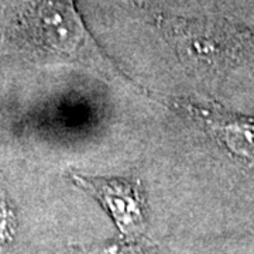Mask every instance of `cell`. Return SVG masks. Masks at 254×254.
<instances>
[{
	"mask_svg": "<svg viewBox=\"0 0 254 254\" xmlns=\"http://www.w3.org/2000/svg\"><path fill=\"white\" fill-rule=\"evenodd\" d=\"M28 28L38 47L48 53L71 58L95 55L72 0H41L30 14Z\"/></svg>",
	"mask_w": 254,
	"mask_h": 254,
	"instance_id": "obj_1",
	"label": "cell"
},
{
	"mask_svg": "<svg viewBox=\"0 0 254 254\" xmlns=\"http://www.w3.org/2000/svg\"><path fill=\"white\" fill-rule=\"evenodd\" d=\"M72 178L106 208L125 236L128 239L141 236L145 226V199L140 184L79 174H73Z\"/></svg>",
	"mask_w": 254,
	"mask_h": 254,
	"instance_id": "obj_2",
	"label": "cell"
},
{
	"mask_svg": "<svg viewBox=\"0 0 254 254\" xmlns=\"http://www.w3.org/2000/svg\"><path fill=\"white\" fill-rule=\"evenodd\" d=\"M98 254H153L151 249L137 242V239H128L99 249Z\"/></svg>",
	"mask_w": 254,
	"mask_h": 254,
	"instance_id": "obj_3",
	"label": "cell"
},
{
	"mask_svg": "<svg viewBox=\"0 0 254 254\" xmlns=\"http://www.w3.org/2000/svg\"><path fill=\"white\" fill-rule=\"evenodd\" d=\"M14 233V218L7 203L0 199V246L11 240Z\"/></svg>",
	"mask_w": 254,
	"mask_h": 254,
	"instance_id": "obj_4",
	"label": "cell"
},
{
	"mask_svg": "<svg viewBox=\"0 0 254 254\" xmlns=\"http://www.w3.org/2000/svg\"><path fill=\"white\" fill-rule=\"evenodd\" d=\"M118 1L126 6H131V7H144L145 4V0H118Z\"/></svg>",
	"mask_w": 254,
	"mask_h": 254,
	"instance_id": "obj_5",
	"label": "cell"
}]
</instances>
